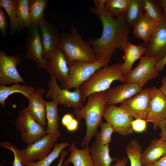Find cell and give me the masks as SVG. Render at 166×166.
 Returning <instances> with one entry per match:
<instances>
[{"mask_svg":"<svg viewBox=\"0 0 166 166\" xmlns=\"http://www.w3.org/2000/svg\"><path fill=\"white\" fill-rule=\"evenodd\" d=\"M101 22L103 32L98 38H88L87 42L93 49L97 60L108 65L116 49L124 50L128 42L129 28L125 22V14L114 18L106 9L100 10L90 8Z\"/></svg>","mask_w":166,"mask_h":166,"instance_id":"1","label":"cell"},{"mask_svg":"<svg viewBox=\"0 0 166 166\" xmlns=\"http://www.w3.org/2000/svg\"><path fill=\"white\" fill-rule=\"evenodd\" d=\"M87 97L86 105L81 109H74L73 112L78 121L84 119L85 121L86 133L81 144L83 148L89 145L92 137L98 133V128L107 106L106 91L92 93Z\"/></svg>","mask_w":166,"mask_h":166,"instance_id":"2","label":"cell"},{"mask_svg":"<svg viewBox=\"0 0 166 166\" xmlns=\"http://www.w3.org/2000/svg\"><path fill=\"white\" fill-rule=\"evenodd\" d=\"M70 30V33L60 34L57 45L64 52L68 64L75 61L93 62L97 61L93 49L83 39L77 28L72 26Z\"/></svg>","mask_w":166,"mask_h":166,"instance_id":"3","label":"cell"},{"mask_svg":"<svg viewBox=\"0 0 166 166\" xmlns=\"http://www.w3.org/2000/svg\"><path fill=\"white\" fill-rule=\"evenodd\" d=\"M121 65V63H118L101 67L83 83L80 88L83 102H85L91 94L105 91L115 81L123 83L124 74Z\"/></svg>","mask_w":166,"mask_h":166,"instance_id":"4","label":"cell"},{"mask_svg":"<svg viewBox=\"0 0 166 166\" xmlns=\"http://www.w3.org/2000/svg\"><path fill=\"white\" fill-rule=\"evenodd\" d=\"M69 74L67 81L61 84V88L69 90L72 88H79L96 71L102 67L106 66L101 60L90 62L75 61L69 65Z\"/></svg>","mask_w":166,"mask_h":166,"instance_id":"5","label":"cell"},{"mask_svg":"<svg viewBox=\"0 0 166 166\" xmlns=\"http://www.w3.org/2000/svg\"><path fill=\"white\" fill-rule=\"evenodd\" d=\"M15 124L22 141L27 145L34 143L47 134L46 129L33 118L27 107L19 112Z\"/></svg>","mask_w":166,"mask_h":166,"instance_id":"6","label":"cell"},{"mask_svg":"<svg viewBox=\"0 0 166 166\" xmlns=\"http://www.w3.org/2000/svg\"><path fill=\"white\" fill-rule=\"evenodd\" d=\"M159 60L156 57L143 56L136 67L124 75L123 83L137 84L142 88L148 81L159 75V72L156 68Z\"/></svg>","mask_w":166,"mask_h":166,"instance_id":"7","label":"cell"},{"mask_svg":"<svg viewBox=\"0 0 166 166\" xmlns=\"http://www.w3.org/2000/svg\"><path fill=\"white\" fill-rule=\"evenodd\" d=\"M48 86L45 94L47 98L52 99L58 104L72 107L74 109H81L83 106L80 88L75 89L73 92L62 89L58 85L57 80L51 76L48 81Z\"/></svg>","mask_w":166,"mask_h":166,"instance_id":"8","label":"cell"},{"mask_svg":"<svg viewBox=\"0 0 166 166\" xmlns=\"http://www.w3.org/2000/svg\"><path fill=\"white\" fill-rule=\"evenodd\" d=\"M58 138L54 135L47 134L34 143L27 145L25 148L19 150L22 164L34 162L47 157L51 152Z\"/></svg>","mask_w":166,"mask_h":166,"instance_id":"9","label":"cell"},{"mask_svg":"<svg viewBox=\"0 0 166 166\" xmlns=\"http://www.w3.org/2000/svg\"><path fill=\"white\" fill-rule=\"evenodd\" d=\"M103 117L112 126L114 132L121 135L127 136L133 133L131 125L133 117L120 107L114 105L107 106Z\"/></svg>","mask_w":166,"mask_h":166,"instance_id":"10","label":"cell"},{"mask_svg":"<svg viewBox=\"0 0 166 166\" xmlns=\"http://www.w3.org/2000/svg\"><path fill=\"white\" fill-rule=\"evenodd\" d=\"M21 57L17 54L9 56L3 50L0 51V85L26 84L20 75L17 66L22 63Z\"/></svg>","mask_w":166,"mask_h":166,"instance_id":"11","label":"cell"},{"mask_svg":"<svg viewBox=\"0 0 166 166\" xmlns=\"http://www.w3.org/2000/svg\"><path fill=\"white\" fill-rule=\"evenodd\" d=\"M25 39L26 58L36 62L39 68H45L47 59L42 58V45L38 25H32L27 28Z\"/></svg>","mask_w":166,"mask_h":166,"instance_id":"12","label":"cell"},{"mask_svg":"<svg viewBox=\"0 0 166 166\" xmlns=\"http://www.w3.org/2000/svg\"><path fill=\"white\" fill-rule=\"evenodd\" d=\"M150 101L146 120L152 122L156 130L160 123L166 118V98L155 86L149 88Z\"/></svg>","mask_w":166,"mask_h":166,"instance_id":"13","label":"cell"},{"mask_svg":"<svg viewBox=\"0 0 166 166\" xmlns=\"http://www.w3.org/2000/svg\"><path fill=\"white\" fill-rule=\"evenodd\" d=\"M146 47L145 57H156L160 60L166 55V17L163 12Z\"/></svg>","mask_w":166,"mask_h":166,"instance_id":"14","label":"cell"},{"mask_svg":"<svg viewBox=\"0 0 166 166\" xmlns=\"http://www.w3.org/2000/svg\"><path fill=\"white\" fill-rule=\"evenodd\" d=\"M150 101L149 88H145L134 96L121 103L119 107L135 119L146 120Z\"/></svg>","mask_w":166,"mask_h":166,"instance_id":"15","label":"cell"},{"mask_svg":"<svg viewBox=\"0 0 166 166\" xmlns=\"http://www.w3.org/2000/svg\"><path fill=\"white\" fill-rule=\"evenodd\" d=\"M45 68L50 76L61 84L68 78L69 69L68 60L64 51L58 47L47 59Z\"/></svg>","mask_w":166,"mask_h":166,"instance_id":"16","label":"cell"},{"mask_svg":"<svg viewBox=\"0 0 166 166\" xmlns=\"http://www.w3.org/2000/svg\"><path fill=\"white\" fill-rule=\"evenodd\" d=\"M38 26L42 45V58L47 59L57 47L60 34L58 29L44 18L39 21Z\"/></svg>","mask_w":166,"mask_h":166,"instance_id":"17","label":"cell"},{"mask_svg":"<svg viewBox=\"0 0 166 166\" xmlns=\"http://www.w3.org/2000/svg\"><path fill=\"white\" fill-rule=\"evenodd\" d=\"M45 89L39 88L35 90L28 98L29 103L27 110L33 118L45 128L47 126L46 108L42 95Z\"/></svg>","mask_w":166,"mask_h":166,"instance_id":"18","label":"cell"},{"mask_svg":"<svg viewBox=\"0 0 166 166\" xmlns=\"http://www.w3.org/2000/svg\"><path fill=\"white\" fill-rule=\"evenodd\" d=\"M142 90V88L137 84L124 83L110 88L106 91L107 106L121 104L134 96Z\"/></svg>","mask_w":166,"mask_h":166,"instance_id":"19","label":"cell"},{"mask_svg":"<svg viewBox=\"0 0 166 166\" xmlns=\"http://www.w3.org/2000/svg\"><path fill=\"white\" fill-rule=\"evenodd\" d=\"M147 50V47L144 44L136 45L129 42H128L123 50L124 62L121 63V71L124 75L132 70L134 62L140 59L142 55L145 54Z\"/></svg>","mask_w":166,"mask_h":166,"instance_id":"20","label":"cell"},{"mask_svg":"<svg viewBox=\"0 0 166 166\" xmlns=\"http://www.w3.org/2000/svg\"><path fill=\"white\" fill-rule=\"evenodd\" d=\"M157 22L147 17L144 14L133 26V35L136 38L141 39L144 45L147 46L156 29Z\"/></svg>","mask_w":166,"mask_h":166,"instance_id":"21","label":"cell"},{"mask_svg":"<svg viewBox=\"0 0 166 166\" xmlns=\"http://www.w3.org/2000/svg\"><path fill=\"white\" fill-rule=\"evenodd\" d=\"M166 153V142L160 139H152L142 152L141 162L142 165L153 164Z\"/></svg>","mask_w":166,"mask_h":166,"instance_id":"22","label":"cell"},{"mask_svg":"<svg viewBox=\"0 0 166 166\" xmlns=\"http://www.w3.org/2000/svg\"><path fill=\"white\" fill-rule=\"evenodd\" d=\"M69 150L70 153L63 163L64 166H68L70 163H72L74 166H94L91 157L89 145L84 148L79 149L73 143Z\"/></svg>","mask_w":166,"mask_h":166,"instance_id":"23","label":"cell"},{"mask_svg":"<svg viewBox=\"0 0 166 166\" xmlns=\"http://www.w3.org/2000/svg\"><path fill=\"white\" fill-rule=\"evenodd\" d=\"M109 151V144L101 145L93 143L90 148V153L94 166H111L113 161H117V158L111 157Z\"/></svg>","mask_w":166,"mask_h":166,"instance_id":"24","label":"cell"},{"mask_svg":"<svg viewBox=\"0 0 166 166\" xmlns=\"http://www.w3.org/2000/svg\"><path fill=\"white\" fill-rule=\"evenodd\" d=\"M46 108V118L47 119V134L52 135L59 138L61 135L58 129L59 114L57 106L58 105L55 101H45Z\"/></svg>","mask_w":166,"mask_h":166,"instance_id":"25","label":"cell"},{"mask_svg":"<svg viewBox=\"0 0 166 166\" xmlns=\"http://www.w3.org/2000/svg\"><path fill=\"white\" fill-rule=\"evenodd\" d=\"M35 90L34 87L28 85H22L18 83L10 86L0 85V104L2 108L6 105V100L10 95L14 93H19L27 99Z\"/></svg>","mask_w":166,"mask_h":166,"instance_id":"26","label":"cell"},{"mask_svg":"<svg viewBox=\"0 0 166 166\" xmlns=\"http://www.w3.org/2000/svg\"><path fill=\"white\" fill-rule=\"evenodd\" d=\"M0 7L5 10L10 18L9 36H11L22 30L17 17L16 0H0Z\"/></svg>","mask_w":166,"mask_h":166,"instance_id":"27","label":"cell"},{"mask_svg":"<svg viewBox=\"0 0 166 166\" xmlns=\"http://www.w3.org/2000/svg\"><path fill=\"white\" fill-rule=\"evenodd\" d=\"M144 14L141 0H131L125 14V22L129 28Z\"/></svg>","mask_w":166,"mask_h":166,"instance_id":"28","label":"cell"},{"mask_svg":"<svg viewBox=\"0 0 166 166\" xmlns=\"http://www.w3.org/2000/svg\"><path fill=\"white\" fill-rule=\"evenodd\" d=\"M69 145L68 142L58 144L56 143L51 153L44 158L36 162H26L22 164L26 166H49L59 156L61 151Z\"/></svg>","mask_w":166,"mask_h":166,"instance_id":"29","label":"cell"},{"mask_svg":"<svg viewBox=\"0 0 166 166\" xmlns=\"http://www.w3.org/2000/svg\"><path fill=\"white\" fill-rule=\"evenodd\" d=\"M48 2L47 0H29V14L32 25H38L43 18V13Z\"/></svg>","mask_w":166,"mask_h":166,"instance_id":"30","label":"cell"},{"mask_svg":"<svg viewBox=\"0 0 166 166\" xmlns=\"http://www.w3.org/2000/svg\"><path fill=\"white\" fill-rule=\"evenodd\" d=\"M131 0H106L105 9L111 16L116 18L126 14Z\"/></svg>","mask_w":166,"mask_h":166,"instance_id":"31","label":"cell"},{"mask_svg":"<svg viewBox=\"0 0 166 166\" xmlns=\"http://www.w3.org/2000/svg\"><path fill=\"white\" fill-rule=\"evenodd\" d=\"M125 149L130 161L131 166H142L140 160L142 148L138 141L132 140L127 144Z\"/></svg>","mask_w":166,"mask_h":166,"instance_id":"32","label":"cell"},{"mask_svg":"<svg viewBox=\"0 0 166 166\" xmlns=\"http://www.w3.org/2000/svg\"><path fill=\"white\" fill-rule=\"evenodd\" d=\"M29 1L16 0L17 17L22 29L32 25L29 12Z\"/></svg>","mask_w":166,"mask_h":166,"instance_id":"33","label":"cell"},{"mask_svg":"<svg viewBox=\"0 0 166 166\" xmlns=\"http://www.w3.org/2000/svg\"><path fill=\"white\" fill-rule=\"evenodd\" d=\"M145 14L152 20L158 22L162 17L163 12L156 1L141 0Z\"/></svg>","mask_w":166,"mask_h":166,"instance_id":"34","label":"cell"},{"mask_svg":"<svg viewBox=\"0 0 166 166\" xmlns=\"http://www.w3.org/2000/svg\"><path fill=\"white\" fill-rule=\"evenodd\" d=\"M101 130L97 133L95 138V142L101 145H106L111 141V136L114 132L112 126L107 122H101L99 125Z\"/></svg>","mask_w":166,"mask_h":166,"instance_id":"35","label":"cell"},{"mask_svg":"<svg viewBox=\"0 0 166 166\" xmlns=\"http://www.w3.org/2000/svg\"><path fill=\"white\" fill-rule=\"evenodd\" d=\"M0 147L10 150L13 153L14 160L13 166H22V164L20 157L19 150L14 145L8 141H1L0 142ZM0 166H5L3 164H0Z\"/></svg>","mask_w":166,"mask_h":166,"instance_id":"36","label":"cell"},{"mask_svg":"<svg viewBox=\"0 0 166 166\" xmlns=\"http://www.w3.org/2000/svg\"><path fill=\"white\" fill-rule=\"evenodd\" d=\"M147 121L141 119H137L133 120L131 123L132 129L137 133L144 132L147 128Z\"/></svg>","mask_w":166,"mask_h":166,"instance_id":"37","label":"cell"},{"mask_svg":"<svg viewBox=\"0 0 166 166\" xmlns=\"http://www.w3.org/2000/svg\"><path fill=\"white\" fill-rule=\"evenodd\" d=\"M7 19L6 14L0 7V30L1 36L5 37L7 35Z\"/></svg>","mask_w":166,"mask_h":166,"instance_id":"38","label":"cell"},{"mask_svg":"<svg viewBox=\"0 0 166 166\" xmlns=\"http://www.w3.org/2000/svg\"><path fill=\"white\" fill-rule=\"evenodd\" d=\"M159 127L161 130V132L159 134L160 137V139L166 142V118L160 123Z\"/></svg>","mask_w":166,"mask_h":166,"instance_id":"39","label":"cell"},{"mask_svg":"<svg viewBox=\"0 0 166 166\" xmlns=\"http://www.w3.org/2000/svg\"><path fill=\"white\" fill-rule=\"evenodd\" d=\"M78 127V122L77 119L74 118L65 127L69 132H72L76 130Z\"/></svg>","mask_w":166,"mask_h":166,"instance_id":"40","label":"cell"},{"mask_svg":"<svg viewBox=\"0 0 166 166\" xmlns=\"http://www.w3.org/2000/svg\"><path fill=\"white\" fill-rule=\"evenodd\" d=\"M166 64V55L163 58L157 61L156 65V68L159 72L162 71L164 69Z\"/></svg>","mask_w":166,"mask_h":166,"instance_id":"41","label":"cell"},{"mask_svg":"<svg viewBox=\"0 0 166 166\" xmlns=\"http://www.w3.org/2000/svg\"><path fill=\"white\" fill-rule=\"evenodd\" d=\"M106 0H94L95 8L100 10L105 9V3Z\"/></svg>","mask_w":166,"mask_h":166,"instance_id":"42","label":"cell"},{"mask_svg":"<svg viewBox=\"0 0 166 166\" xmlns=\"http://www.w3.org/2000/svg\"><path fill=\"white\" fill-rule=\"evenodd\" d=\"M73 116L70 114L67 113L65 114L63 117L61 123L62 125L66 127L74 119Z\"/></svg>","mask_w":166,"mask_h":166,"instance_id":"43","label":"cell"},{"mask_svg":"<svg viewBox=\"0 0 166 166\" xmlns=\"http://www.w3.org/2000/svg\"><path fill=\"white\" fill-rule=\"evenodd\" d=\"M128 159L124 157L122 159L119 158L117 159L114 166H126Z\"/></svg>","mask_w":166,"mask_h":166,"instance_id":"44","label":"cell"},{"mask_svg":"<svg viewBox=\"0 0 166 166\" xmlns=\"http://www.w3.org/2000/svg\"><path fill=\"white\" fill-rule=\"evenodd\" d=\"M159 89L166 98V76H164L161 80V85Z\"/></svg>","mask_w":166,"mask_h":166,"instance_id":"45","label":"cell"},{"mask_svg":"<svg viewBox=\"0 0 166 166\" xmlns=\"http://www.w3.org/2000/svg\"><path fill=\"white\" fill-rule=\"evenodd\" d=\"M153 164L156 166H166V153Z\"/></svg>","mask_w":166,"mask_h":166,"instance_id":"46","label":"cell"},{"mask_svg":"<svg viewBox=\"0 0 166 166\" xmlns=\"http://www.w3.org/2000/svg\"><path fill=\"white\" fill-rule=\"evenodd\" d=\"M68 152V151L65 150L64 149L61 151L60 154V159L56 166H62L64 159Z\"/></svg>","mask_w":166,"mask_h":166,"instance_id":"47","label":"cell"},{"mask_svg":"<svg viewBox=\"0 0 166 166\" xmlns=\"http://www.w3.org/2000/svg\"><path fill=\"white\" fill-rule=\"evenodd\" d=\"M158 4L162 7L164 10L163 12L166 17V0H156Z\"/></svg>","mask_w":166,"mask_h":166,"instance_id":"48","label":"cell"},{"mask_svg":"<svg viewBox=\"0 0 166 166\" xmlns=\"http://www.w3.org/2000/svg\"><path fill=\"white\" fill-rule=\"evenodd\" d=\"M143 166H156L153 164H149L143 165Z\"/></svg>","mask_w":166,"mask_h":166,"instance_id":"49","label":"cell"}]
</instances>
